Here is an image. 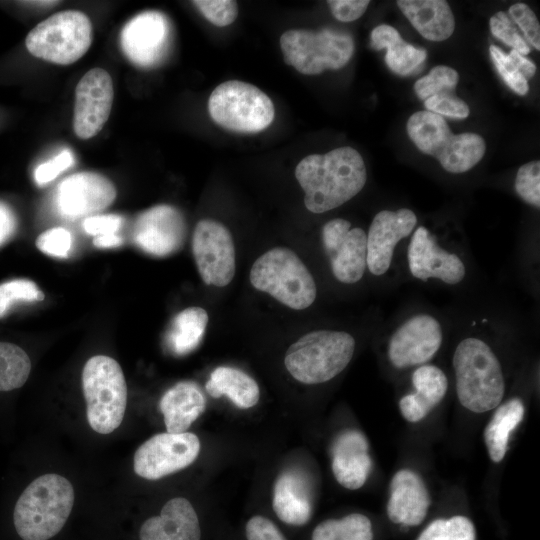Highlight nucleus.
Listing matches in <instances>:
<instances>
[{
    "mask_svg": "<svg viewBox=\"0 0 540 540\" xmlns=\"http://www.w3.org/2000/svg\"><path fill=\"white\" fill-rule=\"evenodd\" d=\"M192 3L209 22L218 27L230 25L238 15L237 3L233 0H196Z\"/></svg>",
    "mask_w": 540,
    "mask_h": 540,
    "instance_id": "ea45409f",
    "label": "nucleus"
},
{
    "mask_svg": "<svg viewBox=\"0 0 540 540\" xmlns=\"http://www.w3.org/2000/svg\"><path fill=\"white\" fill-rule=\"evenodd\" d=\"M16 219L11 209L0 203V245L6 242L14 233Z\"/></svg>",
    "mask_w": 540,
    "mask_h": 540,
    "instance_id": "09e8293b",
    "label": "nucleus"
},
{
    "mask_svg": "<svg viewBox=\"0 0 540 540\" xmlns=\"http://www.w3.org/2000/svg\"><path fill=\"white\" fill-rule=\"evenodd\" d=\"M508 56L526 80L533 77L536 72V65L532 61L515 50H511Z\"/></svg>",
    "mask_w": 540,
    "mask_h": 540,
    "instance_id": "8fccbe9b",
    "label": "nucleus"
},
{
    "mask_svg": "<svg viewBox=\"0 0 540 540\" xmlns=\"http://www.w3.org/2000/svg\"><path fill=\"white\" fill-rule=\"evenodd\" d=\"M333 16L341 22H351L360 18L366 11L368 0H330L327 2Z\"/></svg>",
    "mask_w": 540,
    "mask_h": 540,
    "instance_id": "49530a36",
    "label": "nucleus"
},
{
    "mask_svg": "<svg viewBox=\"0 0 540 540\" xmlns=\"http://www.w3.org/2000/svg\"><path fill=\"white\" fill-rule=\"evenodd\" d=\"M366 437L357 430H346L335 439L332 454V472L344 488H361L372 468Z\"/></svg>",
    "mask_w": 540,
    "mask_h": 540,
    "instance_id": "4be33fe9",
    "label": "nucleus"
},
{
    "mask_svg": "<svg viewBox=\"0 0 540 540\" xmlns=\"http://www.w3.org/2000/svg\"><path fill=\"white\" fill-rule=\"evenodd\" d=\"M417 224V216L408 208L378 212L367 235V269L374 276L384 275L391 267L398 243L410 236Z\"/></svg>",
    "mask_w": 540,
    "mask_h": 540,
    "instance_id": "6ab92c4d",
    "label": "nucleus"
},
{
    "mask_svg": "<svg viewBox=\"0 0 540 540\" xmlns=\"http://www.w3.org/2000/svg\"><path fill=\"white\" fill-rule=\"evenodd\" d=\"M489 24L491 33L505 44L511 46L513 50L521 55L530 52L528 44L518 33L514 22L507 13L503 11L497 12L490 18Z\"/></svg>",
    "mask_w": 540,
    "mask_h": 540,
    "instance_id": "58836bf2",
    "label": "nucleus"
},
{
    "mask_svg": "<svg viewBox=\"0 0 540 540\" xmlns=\"http://www.w3.org/2000/svg\"><path fill=\"white\" fill-rule=\"evenodd\" d=\"M123 219L118 215H94L83 221L84 231L92 236L116 233L122 225Z\"/></svg>",
    "mask_w": 540,
    "mask_h": 540,
    "instance_id": "de8ad7c7",
    "label": "nucleus"
},
{
    "mask_svg": "<svg viewBox=\"0 0 540 540\" xmlns=\"http://www.w3.org/2000/svg\"><path fill=\"white\" fill-rule=\"evenodd\" d=\"M207 393L214 397L227 396L232 403L241 409L255 406L260 398L257 382L240 369L219 366L214 369L206 382Z\"/></svg>",
    "mask_w": 540,
    "mask_h": 540,
    "instance_id": "c85d7f7f",
    "label": "nucleus"
},
{
    "mask_svg": "<svg viewBox=\"0 0 540 540\" xmlns=\"http://www.w3.org/2000/svg\"><path fill=\"white\" fill-rule=\"evenodd\" d=\"M122 243V237L116 233L95 236L93 239V244L97 248H115Z\"/></svg>",
    "mask_w": 540,
    "mask_h": 540,
    "instance_id": "3c124183",
    "label": "nucleus"
},
{
    "mask_svg": "<svg viewBox=\"0 0 540 540\" xmlns=\"http://www.w3.org/2000/svg\"><path fill=\"white\" fill-rule=\"evenodd\" d=\"M456 393L461 405L484 413L500 405L505 393L501 363L483 339L470 336L456 346L452 359Z\"/></svg>",
    "mask_w": 540,
    "mask_h": 540,
    "instance_id": "7ed1b4c3",
    "label": "nucleus"
},
{
    "mask_svg": "<svg viewBox=\"0 0 540 540\" xmlns=\"http://www.w3.org/2000/svg\"><path fill=\"white\" fill-rule=\"evenodd\" d=\"M45 298L38 286L27 279H15L0 284V318L16 302L42 301Z\"/></svg>",
    "mask_w": 540,
    "mask_h": 540,
    "instance_id": "c9c22d12",
    "label": "nucleus"
},
{
    "mask_svg": "<svg viewBox=\"0 0 540 540\" xmlns=\"http://www.w3.org/2000/svg\"><path fill=\"white\" fill-rule=\"evenodd\" d=\"M31 371V361L19 346L0 342V391L22 387Z\"/></svg>",
    "mask_w": 540,
    "mask_h": 540,
    "instance_id": "473e14b6",
    "label": "nucleus"
},
{
    "mask_svg": "<svg viewBox=\"0 0 540 540\" xmlns=\"http://www.w3.org/2000/svg\"><path fill=\"white\" fill-rule=\"evenodd\" d=\"M524 405L519 398H513L498 405L484 431V440L490 459L500 462L507 451L511 432L524 417Z\"/></svg>",
    "mask_w": 540,
    "mask_h": 540,
    "instance_id": "7c9ffc66",
    "label": "nucleus"
},
{
    "mask_svg": "<svg viewBox=\"0 0 540 540\" xmlns=\"http://www.w3.org/2000/svg\"><path fill=\"white\" fill-rule=\"evenodd\" d=\"M28 4H33L35 6L48 7L58 3V1H28Z\"/></svg>",
    "mask_w": 540,
    "mask_h": 540,
    "instance_id": "603ef678",
    "label": "nucleus"
},
{
    "mask_svg": "<svg viewBox=\"0 0 540 540\" xmlns=\"http://www.w3.org/2000/svg\"><path fill=\"white\" fill-rule=\"evenodd\" d=\"M489 52L504 82L518 95H526L529 91L528 82L519 72L510 57L496 45H491Z\"/></svg>",
    "mask_w": 540,
    "mask_h": 540,
    "instance_id": "4c0bfd02",
    "label": "nucleus"
},
{
    "mask_svg": "<svg viewBox=\"0 0 540 540\" xmlns=\"http://www.w3.org/2000/svg\"><path fill=\"white\" fill-rule=\"evenodd\" d=\"M114 99L110 74L102 68H92L79 80L75 89L73 129L81 139L98 134L107 122Z\"/></svg>",
    "mask_w": 540,
    "mask_h": 540,
    "instance_id": "2eb2a0df",
    "label": "nucleus"
},
{
    "mask_svg": "<svg viewBox=\"0 0 540 540\" xmlns=\"http://www.w3.org/2000/svg\"><path fill=\"white\" fill-rule=\"evenodd\" d=\"M407 133L423 153L435 157L450 173H463L483 157L484 139L475 133L453 134L445 119L430 111H418L407 121Z\"/></svg>",
    "mask_w": 540,
    "mask_h": 540,
    "instance_id": "39448f33",
    "label": "nucleus"
},
{
    "mask_svg": "<svg viewBox=\"0 0 540 540\" xmlns=\"http://www.w3.org/2000/svg\"><path fill=\"white\" fill-rule=\"evenodd\" d=\"M311 540H373L372 524L360 513L324 520L314 528Z\"/></svg>",
    "mask_w": 540,
    "mask_h": 540,
    "instance_id": "2f4dec72",
    "label": "nucleus"
},
{
    "mask_svg": "<svg viewBox=\"0 0 540 540\" xmlns=\"http://www.w3.org/2000/svg\"><path fill=\"white\" fill-rule=\"evenodd\" d=\"M139 540H201L198 515L183 497L167 501L160 514L147 518L139 529Z\"/></svg>",
    "mask_w": 540,
    "mask_h": 540,
    "instance_id": "412c9836",
    "label": "nucleus"
},
{
    "mask_svg": "<svg viewBox=\"0 0 540 540\" xmlns=\"http://www.w3.org/2000/svg\"><path fill=\"white\" fill-rule=\"evenodd\" d=\"M284 61L305 75L344 67L354 52V41L345 32L323 29L317 32L292 29L280 37Z\"/></svg>",
    "mask_w": 540,
    "mask_h": 540,
    "instance_id": "9d476101",
    "label": "nucleus"
},
{
    "mask_svg": "<svg viewBox=\"0 0 540 540\" xmlns=\"http://www.w3.org/2000/svg\"><path fill=\"white\" fill-rule=\"evenodd\" d=\"M424 105L427 111L450 118L464 119L470 113L468 105L451 92L435 94L426 99Z\"/></svg>",
    "mask_w": 540,
    "mask_h": 540,
    "instance_id": "a19ab883",
    "label": "nucleus"
},
{
    "mask_svg": "<svg viewBox=\"0 0 540 540\" xmlns=\"http://www.w3.org/2000/svg\"><path fill=\"white\" fill-rule=\"evenodd\" d=\"M407 260L411 275L424 282L436 279L448 285H456L466 275L463 260L438 244L435 236L423 226L413 231Z\"/></svg>",
    "mask_w": 540,
    "mask_h": 540,
    "instance_id": "f3484780",
    "label": "nucleus"
},
{
    "mask_svg": "<svg viewBox=\"0 0 540 540\" xmlns=\"http://www.w3.org/2000/svg\"><path fill=\"white\" fill-rule=\"evenodd\" d=\"M272 508L277 518L292 526L305 525L312 516L307 480L296 470H285L276 479Z\"/></svg>",
    "mask_w": 540,
    "mask_h": 540,
    "instance_id": "b1692460",
    "label": "nucleus"
},
{
    "mask_svg": "<svg viewBox=\"0 0 540 540\" xmlns=\"http://www.w3.org/2000/svg\"><path fill=\"white\" fill-rule=\"evenodd\" d=\"M115 197V186L108 178L94 172H80L58 185L55 201L62 216L78 218L104 210Z\"/></svg>",
    "mask_w": 540,
    "mask_h": 540,
    "instance_id": "aec40b11",
    "label": "nucleus"
},
{
    "mask_svg": "<svg viewBox=\"0 0 540 540\" xmlns=\"http://www.w3.org/2000/svg\"><path fill=\"white\" fill-rule=\"evenodd\" d=\"M431 500L422 479L402 469L392 478L387 504L389 519L396 524L417 526L425 519Z\"/></svg>",
    "mask_w": 540,
    "mask_h": 540,
    "instance_id": "5701e85b",
    "label": "nucleus"
},
{
    "mask_svg": "<svg viewBox=\"0 0 540 540\" xmlns=\"http://www.w3.org/2000/svg\"><path fill=\"white\" fill-rule=\"evenodd\" d=\"M322 242L334 277L341 283L360 281L367 269V235L348 220L335 218L322 229Z\"/></svg>",
    "mask_w": 540,
    "mask_h": 540,
    "instance_id": "4468645a",
    "label": "nucleus"
},
{
    "mask_svg": "<svg viewBox=\"0 0 540 540\" xmlns=\"http://www.w3.org/2000/svg\"><path fill=\"white\" fill-rule=\"evenodd\" d=\"M171 26L159 11H145L129 20L121 32V47L125 56L136 66H156L168 50Z\"/></svg>",
    "mask_w": 540,
    "mask_h": 540,
    "instance_id": "dca6fc26",
    "label": "nucleus"
},
{
    "mask_svg": "<svg viewBox=\"0 0 540 540\" xmlns=\"http://www.w3.org/2000/svg\"><path fill=\"white\" fill-rule=\"evenodd\" d=\"M458 79L459 76L456 70L440 65L418 79L414 84V90L417 97L425 101L435 94L451 92L456 87Z\"/></svg>",
    "mask_w": 540,
    "mask_h": 540,
    "instance_id": "f704fd0d",
    "label": "nucleus"
},
{
    "mask_svg": "<svg viewBox=\"0 0 540 540\" xmlns=\"http://www.w3.org/2000/svg\"><path fill=\"white\" fill-rule=\"evenodd\" d=\"M254 288L268 293L291 309H306L316 299V283L295 252L275 247L262 254L250 270Z\"/></svg>",
    "mask_w": 540,
    "mask_h": 540,
    "instance_id": "423d86ee",
    "label": "nucleus"
},
{
    "mask_svg": "<svg viewBox=\"0 0 540 540\" xmlns=\"http://www.w3.org/2000/svg\"><path fill=\"white\" fill-rule=\"evenodd\" d=\"M415 393L403 396L399 409L412 423L422 420L444 398L448 389L445 373L435 365L418 366L412 374Z\"/></svg>",
    "mask_w": 540,
    "mask_h": 540,
    "instance_id": "393cba45",
    "label": "nucleus"
},
{
    "mask_svg": "<svg viewBox=\"0 0 540 540\" xmlns=\"http://www.w3.org/2000/svg\"><path fill=\"white\" fill-rule=\"evenodd\" d=\"M397 5L424 38L439 42L452 35L455 20L446 1L399 0Z\"/></svg>",
    "mask_w": 540,
    "mask_h": 540,
    "instance_id": "bb28decb",
    "label": "nucleus"
},
{
    "mask_svg": "<svg viewBox=\"0 0 540 540\" xmlns=\"http://www.w3.org/2000/svg\"><path fill=\"white\" fill-rule=\"evenodd\" d=\"M508 15L520 27L529 43L539 50L540 26L531 8L524 3H515L510 6Z\"/></svg>",
    "mask_w": 540,
    "mask_h": 540,
    "instance_id": "37998d69",
    "label": "nucleus"
},
{
    "mask_svg": "<svg viewBox=\"0 0 540 540\" xmlns=\"http://www.w3.org/2000/svg\"><path fill=\"white\" fill-rule=\"evenodd\" d=\"M199 452L200 441L194 433H159L138 447L133 468L138 476L157 480L188 467Z\"/></svg>",
    "mask_w": 540,
    "mask_h": 540,
    "instance_id": "9b49d317",
    "label": "nucleus"
},
{
    "mask_svg": "<svg viewBox=\"0 0 540 540\" xmlns=\"http://www.w3.org/2000/svg\"><path fill=\"white\" fill-rule=\"evenodd\" d=\"M205 397L198 385L191 381L178 382L161 397L159 409L167 432H186L204 412Z\"/></svg>",
    "mask_w": 540,
    "mask_h": 540,
    "instance_id": "a878e982",
    "label": "nucleus"
},
{
    "mask_svg": "<svg viewBox=\"0 0 540 540\" xmlns=\"http://www.w3.org/2000/svg\"><path fill=\"white\" fill-rule=\"evenodd\" d=\"M417 540H475V528L465 516L436 519L422 531Z\"/></svg>",
    "mask_w": 540,
    "mask_h": 540,
    "instance_id": "72a5a7b5",
    "label": "nucleus"
},
{
    "mask_svg": "<svg viewBox=\"0 0 540 540\" xmlns=\"http://www.w3.org/2000/svg\"><path fill=\"white\" fill-rule=\"evenodd\" d=\"M517 194L528 204L540 207V162L531 161L522 165L515 179Z\"/></svg>",
    "mask_w": 540,
    "mask_h": 540,
    "instance_id": "e433bc0d",
    "label": "nucleus"
},
{
    "mask_svg": "<svg viewBox=\"0 0 540 540\" xmlns=\"http://www.w3.org/2000/svg\"><path fill=\"white\" fill-rule=\"evenodd\" d=\"M74 489L58 474L34 479L19 496L13 511V523L22 540H49L65 526L73 505Z\"/></svg>",
    "mask_w": 540,
    "mask_h": 540,
    "instance_id": "f03ea898",
    "label": "nucleus"
},
{
    "mask_svg": "<svg viewBox=\"0 0 540 540\" xmlns=\"http://www.w3.org/2000/svg\"><path fill=\"white\" fill-rule=\"evenodd\" d=\"M198 272L207 285L227 286L236 269L235 246L229 230L212 219L200 220L192 236Z\"/></svg>",
    "mask_w": 540,
    "mask_h": 540,
    "instance_id": "f8f14e48",
    "label": "nucleus"
},
{
    "mask_svg": "<svg viewBox=\"0 0 540 540\" xmlns=\"http://www.w3.org/2000/svg\"><path fill=\"white\" fill-rule=\"evenodd\" d=\"M246 540H288L278 526L270 519L252 516L245 526Z\"/></svg>",
    "mask_w": 540,
    "mask_h": 540,
    "instance_id": "a18cd8bd",
    "label": "nucleus"
},
{
    "mask_svg": "<svg viewBox=\"0 0 540 540\" xmlns=\"http://www.w3.org/2000/svg\"><path fill=\"white\" fill-rule=\"evenodd\" d=\"M355 345L354 337L345 331H311L290 345L284 364L291 376L303 384L324 383L347 367Z\"/></svg>",
    "mask_w": 540,
    "mask_h": 540,
    "instance_id": "20e7f679",
    "label": "nucleus"
},
{
    "mask_svg": "<svg viewBox=\"0 0 540 540\" xmlns=\"http://www.w3.org/2000/svg\"><path fill=\"white\" fill-rule=\"evenodd\" d=\"M208 111L219 126L239 133H257L273 121L275 108L271 99L256 86L230 80L211 93Z\"/></svg>",
    "mask_w": 540,
    "mask_h": 540,
    "instance_id": "1a4fd4ad",
    "label": "nucleus"
},
{
    "mask_svg": "<svg viewBox=\"0 0 540 540\" xmlns=\"http://www.w3.org/2000/svg\"><path fill=\"white\" fill-rule=\"evenodd\" d=\"M72 245V237L63 227L51 228L40 234L36 241L37 248L53 257H67Z\"/></svg>",
    "mask_w": 540,
    "mask_h": 540,
    "instance_id": "79ce46f5",
    "label": "nucleus"
},
{
    "mask_svg": "<svg viewBox=\"0 0 540 540\" xmlns=\"http://www.w3.org/2000/svg\"><path fill=\"white\" fill-rule=\"evenodd\" d=\"M295 177L305 192L306 208L324 213L356 196L366 183L367 171L358 151L339 147L303 158L296 166Z\"/></svg>",
    "mask_w": 540,
    "mask_h": 540,
    "instance_id": "f257e3e1",
    "label": "nucleus"
},
{
    "mask_svg": "<svg viewBox=\"0 0 540 540\" xmlns=\"http://www.w3.org/2000/svg\"><path fill=\"white\" fill-rule=\"evenodd\" d=\"M92 23L78 10L57 12L37 24L26 36L25 45L44 61L69 65L85 55L92 43Z\"/></svg>",
    "mask_w": 540,
    "mask_h": 540,
    "instance_id": "6e6552de",
    "label": "nucleus"
},
{
    "mask_svg": "<svg viewBox=\"0 0 540 540\" xmlns=\"http://www.w3.org/2000/svg\"><path fill=\"white\" fill-rule=\"evenodd\" d=\"M208 323V314L201 307H189L179 312L166 332L165 343L175 355H186L200 344Z\"/></svg>",
    "mask_w": 540,
    "mask_h": 540,
    "instance_id": "c756f323",
    "label": "nucleus"
},
{
    "mask_svg": "<svg viewBox=\"0 0 540 540\" xmlns=\"http://www.w3.org/2000/svg\"><path fill=\"white\" fill-rule=\"evenodd\" d=\"M371 47L386 49L385 62L389 69L398 75H408L416 70L426 59V51L406 43L392 26L379 25L371 32Z\"/></svg>",
    "mask_w": 540,
    "mask_h": 540,
    "instance_id": "cd10ccee",
    "label": "nucleus"
},
{
    "mask_svg": "<svg viewBox=\"0 0 540 540\" xmlns=\"http://www.w3.org/2000/svg\"><path fill=\"white\" fill-rule=\"evenodd\" d=\"M442 341L440 321L431 314L417 313L393 331L388 341V359L397 369L421 366L435 356Z\"/></svg>",
    "mask_w": 540,
    "mask_h": 540,
    "instance_id": "ddd939ff",
    "label": "nucleus"
},
{
    "mask_svg": "<svg viewBox=\"0 0 540 540\" xmlns=\"http://www.w3.org/2000/svg\"><path fill=\"white\" fill-rule=\"evenodd\" d=\"M82 388L90 427L100 434L116 430L127 404L126 381L118 362L105 355L91 357L82 371Z\"/></svg>",
    "mask_w": 540,
    "mask_h": 540,
    "instance_id": "0eeeda50",
    "label": "nucleus"
},
{
    "mask_svg": "<svg viewBox=\"0 0 540 540\" xmlns=\"http://www.w3.org/2000/svg\"><path fill=\"white\" fill-rule=\"evenodd\" d=\"M181 212L170 205H157L141 213L133 227L134 243L144 252L164 257L178 251L185 239Z\"/></svg>",
    "mask_w": 540,
    "mask_h": 540,
    "instance_id": "a211bd4d",
    "label": "nucleus"
},
{
    "mask_svg": "<svg viewBox=\"0 0 540 540\" xmlns=\"http://www.w3.org/2000/svg\"><path fill=\"white\" fill-rule=\"evenodd\" d=\"M74 163V157L69 149H64L52 159L41 163L34 171L35 182L43 186L54 180Z\"/></svg>",
    "mask_w": 540,
    "mask_h": 540,
    "instance_id": "c03bdc74",
    "label": "nucleus"
}]
</instances>
